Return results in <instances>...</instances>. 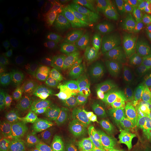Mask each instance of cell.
<instances>
[{"instance_id":"obj_23","label":"cell","mask_w":151,"mask_h":151,"mask_svg":"<svg viewBox=\"0 0 151 151\" xmlns=\"http://www.w3.org/2000/svg\"><path fill=\"white\" fill-rule=\"evenodd\" d=\"M101 151H131V145L121 141H114L104 145Z\"/></svg>"},{"instance_id":"obj_25","label":"cell","mask_w":151,"mask_h":151,"mask_svg":"<svg viewBox=\"0 0 151 151\" xmlns=\"http://www.w3.org/2000/svg\"><path fill=\"white\" fill-rule=\"evenodd\" d=\"M120 1L124 5H125L127 8H129L132 11V13L141 7L148 4V1H139V0H124V1Z\"/></svg>"},{"instance_id":"obj_13","label":"cell","mask_w":151,"mask_h":151,"mask_svg":"<svg viewBox=\"0 0 151 151\" xmlns=\"http://www.w3.org/2000/svg\"><path fill=\"white\" fill-rule=\"evenodd\" d=\"M5 110L7 116L9 117L16 128L22 125V120L27 117L23 101H21L19 99H16L7 104Z\"/></svg>"},{"instance_id":"obj_22","label":"cell","mask_w":151,"mask_h":151,"mask_svg":"<svg viewBox=\"0 0 151 151\" xmlns=\"http://www.w3.org/2000/svg\"><path fill=\"white\" fill-rule=\"evenodd\" d=\"M131 151H151V136L134 141L131 144Z\"/></svg>"},{"instance_id":"obj_12","label":"cell","mask_w":151,"mask_h":151,"mask_svg":"<svg viewBox=\"0 0 151 151\" xmlns=\"http://www.w3.org/2000/svg\"><path fill=\"white\" fill-rule=\"evenodd\" d=\"M37 18L35 16H26L18 22L14 30V37L18 41H24L37 28Z\"/></svg>"},{"instance_id":"obj_28","label":"cell","mask_w":151,"mask_h":151,"mask_svg":"<svg viewBox=\"0 0 151 151\" xmlns=\"http://www.w3.org/2000/svg\"><path fill=\"white\" fill-rule=\"evenodd\" d=\"M148 1V5H150V7H151V0H150V1Z\"/></svg>"},{"instance_id":"obj_15","label":"cell","mask_w":151,"mask_h":151,"mask_svg":"<svg viewBox=\"0 0 151 151\" xmlns=\"http://www.w3.org/2000/svg\"><path fill=\"white\" fill-rule=\"evenodd\" d=\"M9 55L3 48H0V83L5 86L11 80V68Z\"/></svg>"},{"instance_id":"obj_4","label":"cell","mask_w":151,"mask_h":151,"mask_svg":"<svg viewBox=\"0 0 151 151\" xmlns=\"http://www.w3.org/2000/svg\"><path fill=\"white\" fill-rule=\"evenodd\" d=\"M28 121L32 124H42L51 120L55 116L52 104L37 93L28 92L23 98Z\"/></svg>"},{"instance_id":"obj_24","label":"cell","mask_w":151,"mask_h":151,"mask_svg":"<svg viewBox=\"0 0 151 151\" xmlns=\"http://www.w3.org/2000/svg\"><path fill=\"white\" fill-rule=\"evenodd\" d=\"M0 151H22L18 145L10 138L2 137L0 140Z\"/></svg>"},{"instance_id":"obj_1","label":"cell","mask_w":151,"mask_h":151,"mask_svg":"<svg viewBox=\"0 0 151 151\" xmlns=\"http://www.w3.org/2000/svg\"><path fill=\"white\" fill-rule=\"evenodd\" d=\"M145 36L140 30L129 28L106 35L107 48L116 67L124 68L132 63Z\"/></svg>"},{"instance_id":"obj_10","label":"cell","mask_w":151,"mask_h":151,"mask_svg":"<svg viewBox=\"0 0 151 151\" xmlns=\"http://www.w3.org/2000/svg\"><path fill=\"white\" fill-rule=\"evenodd\" d=\"M78 37L81 42L89 48L99 50L107 48L106 39L97 27L91 24L83 22L78 30Z\"/></svg>"},{"instance_id":"obj_16","label":"cell","mask_w":151,"mask_h":151,"mask_svg":"<svg viewBox=\"0 0 151 151\" xmlns=\"http://www.w3.org/2000/svg\"><path fill=\"white\" fill-rule=\"evenodd\" d=\"M33 151H67V149L59 139L48 137L38 141Z\"/></svg>"},{"instance_id":"obj_7","label":"cell","mask_w":151,"mask_h":151,"mask_svg":"<svg viewBox=\"0 0 151 151\" xmlns=\"http://www.w3.org/2000/svg\"><path fill=\"white\" fill-rule=\"evenodd\" d=\"M109 113L111 117L124 123H138L145 118L143 108L127 101L113 104L109 106Z\"/></svg>"},{"instance_id":"obj_17","label":"cell","mask_w":151,"mask_h":151,"mask_svg":"<svg viewBox=\"0 0 151 151\" xmlns=\"http://www.w3.org/2000/svg\"><path fill=\"white\" fill-rule=\"evenodd\" d=\"M32 123L27 121L22 124L20 127L17 128L14 132L9 134V138L15 142L24 143L29 140L32 135Z\"/></svg>"},{"instance_id":"obj_5","label":"cell","mask_w":151,"mask_h":151,"mask_svg":"<svg viewBox=\"0 0 151 151\" xmlns=\"http://www.w3.org/2000/svg\"><path fill=\"white\" fill-rule=\"evenodd\" d=\"M75 62L77 76L84 86H94L101 80L104 68L99 60L88 53L80 52Z\"/></svg>"},{"instance_id":"obj_18","label":"cell","mask_w":151,"mask_h":151,"mask_svg":"<svg viewBox=\"0 0 151 151\" xmlns=\"http://www.w3.org/2000/svg\"><path fill=\"white\" fill-rule=\"evenodd\" d=\"M61 57L60 45L58 46L49 47L46 49L42 58L43 65L46 67H52L58 65Z\"/></svg>"},{"instance_id":"obj_20","label":"cell","mask_w":151,"mask_h":151,"mask_svg":"<svg viewBox=\"0 0 151 151\" xmlns=\"http://www.w3.org/2000/svg\"><path fill=\"white\" fill-rule=\"evenodd\" d=\"M113 5L112 2L108 0H104L101 4L95 5L94 15H95L96 18L101 20V22H102L108 16L111 9H112Z\"/></svg>"},{"instance_id":"obj_21","label":"cell","mask_w":151,"mask_h":151,"mask_svg":"<svg viewBox=\"0 0 151 151\" xmlns=\"http://www.w3.org/2000/svg\"><path fill=\"white\" fill-rule=\"evenodd\" d=\"M69 22L70 20L68 16H62L58 18L52 27V35L55 37L62 35L69 27Z\"/></svg>"},{"instance_id":"obj_19","label":"cell","mask_w":151,"mask_h":151,"mask_svg":"<svg viewBox=\"0 0 151 151\" xmlns=\"http://www.w3.org/2000/svg\"><path fill=\"white\" fill-rule=\"evenodd\" d=\"M29 76L34 82L39 85H46L50 81L48 72L40 68H31L29 70Z\"/></svg>"},{"instance_id":"obj_3","label":"cell","mask_w":151,"mask_h":151,"mask_svg":"<svg viewBox=\"0 0 151 151\" xmlns=\"http://www.w3.org/2000/svg\"><path fill=\"white\" fill-rule=\"evenodd\" d=\"M114 95L120 101L135 104L144 109L151 106V89L134 81H124L114 88Z\"/></svg>"},{"instance_id":"obj_26","label":"cell","mask_w":151,"mask_h":151,"mask_svg":"<svg viewBox=\"0 0 151 151\" xmlns=\"http://www.w3.org/2000/svg\"><path fill=\"white\" fill-rule=\"evenodd\" d=\"M104 0H92V2L94 4V5H97V4H101Z\"/></svg>"},{"instance_id":"obj_6","label":"cell","mask_w":151,"mask_h":151,"mask_svg":"<svg viewBox=\"0 0 151 151\" xmlns=\"http://www.w3.org/2000/svg\"><path fill=\"white\" fill-rule=\"evenodd\" d=\"M132 15V11L120 1L115 3L102 23L104 31L106 35H111L125 29Z\"/></svg>"},{"instance_id":"obj_14","label":"cell","mask_w":151,"mask_h":151,"mask_svg":"<svg viewBox=\"0 0 151 151\" xmlns=\"http://www.w3.org/2000/svg\"><path fill=\"white\" fill-rule=\"evenodd\" d=\"M51 29V24L48 20H44L37 26L33 32L23 41L22 48L27 49L31 48L34 45L41 41L47 35Z\"/></svg>"},{"instance_id":"obj_8","label":"cell","mask_w":151,"mask_h":151,"mask_svg":"<svg viewBox=\"0 0 151 151\" xmlns=\"http://www.w3.org/2000/svg\"><path fill=\"white\" fill-rule=\"evenodd\" d=\"M60 127L65 133L80 136L89 132L94 127V122L89 117L81 114H69L61 120Z\"/></svg>"},{"instance_id":"obj_11","label":"cell","mask_w":151,"mask_h":151,"mask_svg":"<svg viewBox=\"0 0 151 151\" xmlns=\"http://www.w3.org/2000/svg\"><path fill=\"white\" fill-rule=\"evenodd\" d=\"M126 28L139 29L145 35L151 34V7L148 4L134 11Z\"/></svg>"},{"instance_id":"obj_2","label":"cell","mask_w":151,"mask_h":151,"mask_svg":"<svg viewBox=\"0 0 151 151\" xmlns=\"http://www.w3.org/2000/svg\"><path fill=\"white\" fill-rule=\"evenodd\" d=\"M60 48L61 57L56 65L57 78L65 90L73 92L78 86L76 62L73 56L74 46L70 41H65L60 44Z\"/></svg>"},{"instance_id":"obj_9","label":"cell","mask_w":151,"mask_h":151,"mask_svg":"<svg viewBox=\"0 0 151 151\" xmlns=\"http://www.w3.org/2000/svg\"><path fill=\"white\" fill-rule=\"evenodd\" d=\"M132 63L139 74L151 81V34L145 36Z\"/></svg>"},{"instance_id":"obj_27","label":"cell","mask_w":151,"mask_h":151,"mask_svg":"<svg viewBox=\"0 0 151 151\" xmlns=\"http://www.w3.org/2000/svg\"><path fill=\"white\" fill-rule=\"evenodd\" d=\"M148 114H149V116H150V118H151V110L149 111L148 112ZM150 128L151 129V122H150Z\"/></svg>"}]
</instances>
